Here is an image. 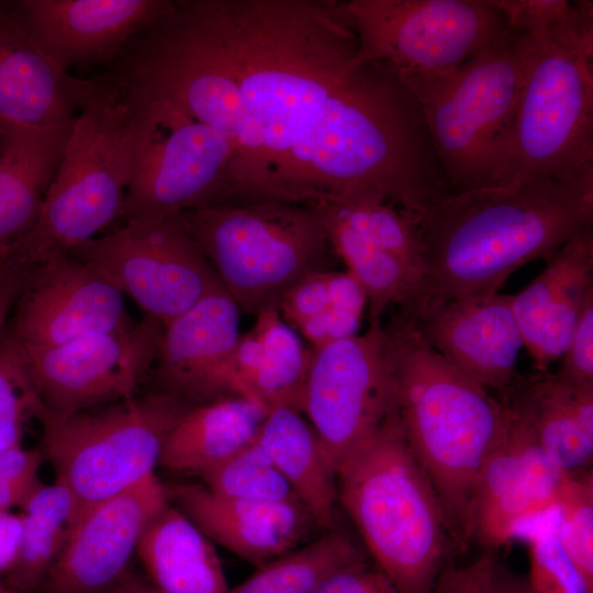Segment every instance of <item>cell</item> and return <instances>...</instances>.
Returning a JSON list of instances; mask_svg holds the SVG:
<instances>
[{
    "instance_id": "28",
    "label": "cell",
    "mask_w": 593,
    "mask_h": 593,
    "mask_svg": "<svg viewBox=\"0 0 593 593\" xmlns=\"http://www.w3.org/2000/svg\"><path fill=\"white\" fill-rule=\"evenodd\" d=\"M268 413L235 395L192 405L167 436L158 466L200 477L251 443Z\"/></svg>"
},
{
    "instance_id": "2",
    "label": "cell",
    "mask_w": 593,
    "mask_h": 593,
    "mask_svg": "<svg viewBox=\"0 0 593 593\" xmlns=\"http://www.w3.org/2000/svg\"><path fill=\"white\" fill-rule=\"evenodd\" d=\"M403 213L422 255L424 296L417 307L495 293L514 271L537 258L548 260L593 226V168L516 187L447 193Z\"/></svg>"
},
{
    "instance_id": "21",
    "label": "cell",
    "mask_w": 593,
    "mask_h": 593,
    "mask_svg": "<svg viewBox=\"0 0 593 593\" xmlns=\"http://www.w3.org/2000/svg\"><path fill=\"white\" fill-rule=\"evenodd\" d=\"M166 492L212 542L256 567L298 548L320 527L299 501L238 500L194 483L166 485Z\"/></svg>"
},
{
    "instance_id": "47",
    "label": "cell",
    "mask_w": 593,
    "mask_h": 593,
    "mask_svg": "<svg viewBox=\"0 0 593 593\" xmlns=\"http://www.w3.org/2000/svg\"><path fill=\"white\" fill-rule=\"evenodd\" d=\"M112 593H160L149 581L127 571L116 583Z\"/></svg>"
},
{
    "instance_id": "27",
    "label": "cell",
    "mask_w": 593,
    "mask_h": 593,
    "mask_svg": "<svg viewBox=\"0 0 593 593\" xmlns=\"http://www.w3.org/2000/svg\"><path fill=\"white\" fill-rule=\"evenodd\" d=\"M136 553L160 593H230L212 541L169 501L147 525Z\"/></svg>"
},
{
    "instance_id": "24",
    "label": "cell",
    "mask_w": 593,
    "mask_h": 593,
    "mask_svg": "<svg viewBox=\"0 0 593 593\" xmlns=\"http://www.w3.org/2000/svg\"><path fill=\"white\" fill-rule=\"evenodd\" d=\"M255 316L251 328L236 344L228 395L257 402L268 412L288 407L302 413L312 348H304L278 305H268Z\"/></svg>"
},
{
    "instance_id": "16",
    "label": "cell",
    "mask_w": 593,
    "mask_h": 593,
    "mask_svg": "<svg viewBox=\"0 0 593 593\" xmlns=\"http://www.w3.org/2000/svg\"><path fill=\"white\" fill-rule=\"evenodd\" d=\"M506 429L477 479L470 538L496 550L524 524L557 506L566 473L546 454L527 422L510 405Z\"/></svg>"
},
{
    "instance_id": "10",
    "label": "cell",
    "mask_w": 593,
    "mask_h": 593,
    "mask_svg": "<svg viewBox=\"0 0 593 593\" xmlns=\"http://www.w3.org/2000/svg\"><path fill=\"white\" fill-rule=\"evenodd\" d=\"M358 57L404 86L447 74L508 31L492 0H345Z\"/></svg>"
},
{
    "instance_id": "11",
    "label": "cell",
    "mask_w": 593,
    "mask_h": 593,
    "mask_svg": "<svg viewBox=\"0 0 593 593\" xmlns=\"http://www.w3.org/2000/svg\"><path fill=\"white\" fill-rule=\"evenodd\" d=\"M150 102L152 120L126 190L124 222L157 223L238 203L230 141L169 101Z\"/></svg>"
},
{
    "instance_id": "7",
    "label": "cell",
    "mask_w": 593,
    "mask_h": 593,
    "mask_svg": "<svg viewBox=\"0 0 593 593\" xmlns=\"http://www.w3.org/2000/svg\"><path fill=\"white\" fill-rule=\"evenodd\" d=\"M181 217L225 291L254 315L278 305L305 275L323 270L332 249L313 204L226 203Z\"/></svg>"
},
{
    "instance_id": "51",
    "label": "cell",
    "mask_w": 593,
    "mask_h": 593,
    "mask_svg": "<svg viewBox=\"0 0 593 593\" xmlns=\"http://www.w3.org/2000/svg\"><path fill=\"white\" fill-rule=\"evenodd\" d=\"M1 122H2V119H0V127H1Z\"/></svg>"
},
{
    "instance_id": "14",
    "label": "cell",
    "mask_w": 593,
    "mask_h": 593,
    "mask_svg": "<svg viewBox=\"0 0 593 593\" xmlns=\"http://www.w3.org/2000/svg\"><path fill=\"white\" fill-rule=\"evenodd\" d=\"M163 331L159 321L145 315L126 328L23 350L46 421L134 396L154 367Z\"/></svg>"
},
{
    "instance_id": "17",
    "label": "cell",
    "mask_w": 593,
    "mask_h": 593,
    "mask_svg": "<svg viewBox=\"0 0 593 593\" xmlns=\"http://www.w3.org/2000/svg\"><path fill=\"white\" fill-rule=\"evenodd\" d=\"M156 473L96 505L72 527L48 571L45 593H112L149 522L168 503Z\"/></svg>"
},
{
    "instance_id": "6",
    "label": "cell",
    "mask_w": 593,
    "mask_h": 593,
    "mask_svg": "<svg viewBox=\"0 0 593 593\" xmlns=\"http://www.w3.org/2000/svg\"><path fill=\"white\" fill-rule=\"evenodd\" d=\"M526 38L529 51L521 92L488 188L593 168L592 1H577L571 20Z\"/></svg>"
},
{
    "instance_id": "42",
    "label": "cell",
    "mask_w": 593,
    "mask_h": 593,
    "mask_svg": "<svg viewBox=\"0 0 593 593\" xmlns=\"http://www.w3.org/2000/svg\"><path fill=\"white\" fill-rule=\"evenodd\" d=\"M496 550L483 551L466 566H455L452 562L444 566L439 578L448 593H492V579Z\"/></svg>"
},
{
    "instance_id": "3",
    "label": "cell",
    "mask_w": 593,
    "mask_h": 593,
    "mask_svg": "<svg viewBox=\"0 0 593 593\" xmlns=\"http://www.w3.org/2000/svg\"><path fill=\"white\" fill-rule=\"evenodd\" d=\"M384 329L406 441L437 493L449 533L466 544L477 479L506 429L507 407L434 350L409 314Z\"/></svg>"
},
{
    "instance_id": "37",
    "label": "cell",
    "mask_w": 593,
    "mask_h": 593,
    "mask_svg": "<svg viewBox=\"0 0 593 593\" xmlns=\"http://www.w3.org/2000/svg\"><path fill=\"white\" fill-rule=\"evenodd\" d=\"M556 523L555 511L553 518L528 533L529 585L535 593H593L562 549Z\"/></svg>"
},
{
    "instance_id": "25",
    "label": "cell",
    "mask_w": 593,
    "mask_h": 593,
    "mask_svg": "<svg viewBox=\"0 0 593 593\" xmlns=\"http://www.w3.org/2000/svg\"><path fill=\"white\" fill-rule=\"evenodd\" d=\"M501 400L527 422L541 448L566 473L591 469L593 384L536 371L519 376Z\"/></svg>"
},
{
    "instance_id": "49",
    "label": "cell",
    "mask_w": 593,
    "mask_h": 593,
    "mask_svg": "<svg viewBox=\"0 0 593 593\" xmlns=\"http://www.w3.org/2000/svg\"><path fill=\"white\" fill-rule=\"evenodd\" d=\"M7 257H8L7 254L0 253V275L8 268Z\"/></svg>"
},
{
    "instance_id": "30",
    "label": "cell",
    "mask_w": 593,
    "mask_h": 593,
    "mask_svg": "<svg viewBox=\"0 0 593 593\" xmlns=\"http://www.w3.org/2000/svg\"><path fill=\"white\" fill-rule=\"evenodd\" d=\"M311 204L323 219L332 250L366 294L369 325L380 323L390 305L410 311L421 303L424 284L419 273L354 230L325 201Z\"/></svg>"
},
{
    "instance_id": "19",
    "label": "cell",
    "mask_w": 593,
    "mask_h": 593,
    "mask_svg": "<svg viewBox=\"0 0 593 593\" xmlns=\"http://www.w3.org/2000/svg\"><path fill=\"white\" fill-rule=\"evenodd\" d=\"M171 0H19L27 31L60 69L109 66Z\"/></svg>"
},
{
    "instance_id": "20",
    "label": "cell",
    "mask_w": 593,
    "mask_h": 593,
    "mask_svg": "<svg viewBox=\"0 0 593 593\" xmlns=\"http://www.w3.org/2000/svg\"><path fill=\"white\" fill-rule=\"evenodd\" d=\"M238 325V306L221 288L164 326L154 363L161 391L192 405L230 396Z\"/></svg>"
},
{
    "instance_id": "4",
    "label": "cell",
    "mask_w": 593,
    "mask_h": 593,
    "mask_svg": "<svg viewBox=\"0 0 593 593\" xmlns=\"http://www.w3.org/2000/svg\"><path fill=\"white\" fill-rule=\"evenodd\" d=\"M77 105L64 157L34 227L8 251L22 270L66 255L123 216L126 190L153 103L111 74H68Z\"/></svg>"
},
{
    "instance_id": "35",
    "label": "cell",
    "mask_w": 593,
    "mask_h": 593,
    "mask_svg": "<svg viewBox=\"0 0 593 593\" xmlns=\"http://www.w3.org/2000/svg\"><path fill=\"white\" fill-rule=\"evenodd\" d=\"M323 201L354 230L403 260L423 279L422 255L416 233L409 217L399 208L370 200Z\"/></svg>"
},
{
    "instance_id": "33",
    "label": "cell",
    "mask_w": 593,
    "mask_h": 593,
    "mask_svg": "<svg viewBox=\"0 0 593 593\" xmlns=\"http://www.w3.org/2000/svg\"><path fill=\"white\" fill-rule=\"evenodd\" d=\"M220 495L262 503L301 502L255 439L200 475Z\"/></svg>"
},
{
    "instance_id": "50",
    "label": "cell",
    "mask_w": 593,
    "mask_h": 593,
    "mask_svg": "<svg viewBox=\"0 0 593 593\" xmlns=\"http://www.w3.org/2000/svg\"><path fill=\"white\" fill-rule=\"evenodd\" d=\"M0 593H20V592L15 591V590H13V589H11L9 586H4L0 582Z\"/></svg>"
},
{
    "instance_id": "41",
    "label": "cell",
    "mask_w": 593,
    "mask_h": 593,
    "mask_svg": "<svg viewBox=\"0 0 593 593\" xmlns=\"http://www.w3.org/2000/svg\"><path fill=\"white\" fill-rule=\"evenodd\" d=\"M312 593H400L392 581L368 560L338 569Z\"/></svg>"
},
{
    "instance_id": "9",
    "label": "cell",
    "mask_w": 593,
    "mask_h": 593,
    "mask_svg": "<svg viewBox=\"0 0 593 593\" xmlns=\"http://www.w3.org/2000/svg\"><path fill=\"white\" fill-rule=\"evenodd\" d=\"M191 406L160 390L42 424L55 481L74 501L72 527L96 505L155 474L167 436Z\"/></svg>"
},
{
    "instance_id": "15",
    "label": "cell",
    "mask_w": 593,
    "mask_h": 593,
    "mask_svg": "<svg viewBox=\"0 0 593 593\" xmlns=\"http://www.w3.org/2000/svg\"><path fill=\"white\" fill-rule=\"evenodd\" d=\"M13 309L8 334L24 351L132 326L123 294L69 254L27 270Z\"/></svg>"
},
{
    "instance_id": "1",
    "label": "cell",
    "mask_w": 593,
    "mask_h": 593,
    "mask_svg": "<svg viewBox=\"0 0 593 593\" xmlns=\"http://www.w3.org/2000/svg\"><path fill=\"white\" fill-rule=\"evenodd\" d=\"M240 99L233 177L247 202L380 201L448 192L413 93L358 57L334 0H182Z\"/></svg>"
},
{
    "instance_id": "32",
    "label": "cell",
    "mask_w": 593,
    "mask_h": 593,
    "mask_svg": "<svg viewBox=\"0 0 593 593\" xmlns=\"http://www.w3.org/2000/svg\"><path fill=\"white\" fill-rule=\"evenodd\" d=\"M348 535L336 528L260 566L230 593H312L331 573L368 560Z\"/></svg>"
},
{
    "instance_id": "13",
    "label": "cell",
    "mask_w": 593,
    "mask_h": 593,
    "mask_svg": "<svg viewBox=\"0 0 593 593\" xmlns=\"http://www.w3.org/2000/svg\"><path fill=\"white\" fill-rule=\"evenodd\" d=\"M393 407L387 336L380 323L370 324L363 334L312 348L302 413L335 472Z\"/></svg>"
},
{
    "instance_id": "26",
    "label": "cell",
    "mask_w": 593,
    "mask_h": 593,
    "mask_svg": "<svg viewBox=\"0 0 593 593\" xmlns=\"http://www.w3.org/2000/svg\"><path fill=\"white\" fill-rule=\"evenodd\" d=\"M68 74L40 48L13 3L0 1V119L37 126L75 119Z\"/></svg>"
},
{
    "instance_id": "22",
    "label": "cell",
    "mask_w": 593,
    "mask_h": 593,
    "mask_svg": "<svg viewBox=\"0 0 593 593\" xmlns=\"http://www.w3.org/2000/svg\"><path fill=\"white\" fill-rule=\"evenodd\" d=\"M593 294V226L569 238L544 270L512 295L513 312L536 371L561 358Z\"/></svg>"
},
{
    "instance_id": "34",
    "label": "cell",
    "mask_w": 593,
    "mask_h": 593,
    "mask_svg": "<svg viewBox=\"0 0 593 593\" xmlns=\"http://www.w3.org/2000/svg\"><path fill=\"white\" fill-rule=\"evenodd\" d=\"M48 418L31 379L25 356L4 332L0 338V452L21 446L26 418Z\"/></svg>"
},
{
    "instance_id": "23",
    "label": "cell",
    "mask_w": 593,
    "mask_h": 593,
    "mask_svg": "<svg viewBox=\"0 0 593 593\" xmlns=\"http://www.w3.org/2000/svg\"><path fill=\"white\" fill-rule=\"evenodd\" d=\"M76 119V118H75ZM75 119L37 126L2 120L0 127V253L36 224Z\"/></svg>"
},
{
    "instance_id": "12",
    "label": "cell",
    "mask_w": 593,
    "mask_h": 593,
    "mask_svg": "<svg viewBox=\"0 0 593 593\" xmlns=\"http://www.w3.org/2000/svg\"><path fill=\"white\" fill-rule=\"evenodd\" d=\"M166 326L223 288L181 215L123 225L68 253Z\"/></svg>"
},
{
    "instance_id": "38",
    "label": "cell",
    "mask_w": 593,
    "mask_h": 593,
    "mask_svg": "<svg viewBox=\"0 0 593 593\" xmlns=\"http://www.w3.org/2000/svg\"><path fill=\"white\" fill-rule=\"evenodd\" d=\"M43 455L21 446L0 452V511L21 506L42 484L38 470Z\"/></svg>"
},
{
    "instance_id": "8",
    "label": "cell",
    "mask_w": 593,
    "mask_h": 593,
    "mask_svg": "<svg viewBox=\"0 0 593 593\" xmlns=\"http://www.w3.org/2000/svg\"><path fill=\"white\" fill-rule=\"evenodd\" d=\"M528 51V40L508 29L456 69L405 86L421 108L449 193L490 186Z\"/></svg>"
},
{
    "instance_id": "18",
    "label": "cell",
    "mask_w": 593,
    "mask_h": 593,
    "mask_svg": "<svg viewBox=\"0 0 593 593\" xmlns=\"http://www.w3.org/2000/svg\"><path fill=\"white\" fill-rule=\"evenodd\" d=\"M404 313L434 350L489 391L502 396L518 379L524 343L512 295L475 294L429 302Z\"/></svg>"
},
{
    "instance_id": "39",
    "label": "cell",
    "mask_w": 593,
    "mask_h": 593,
    "mask_svg": "<svg viewBox=\"0 0 593 593\" xmlns=\"http://www.w3.org/2000/svg\"><path fill=\"white\" fill-rule=\"evenodd\" d=\"M328 307L326 270L305 275L292 284L278 302L282 318L293 328Z\"/></svg>"
},
{
    "instance_id": "31",
    "label": "cell",
    "mask_w": 593,
    "mask_h": 593,
    "mask_svg": "<svg viewBox=\"0 0 593 593\" xmlns=\"http://www.w3.org/2000/svg\"><path fill=\"white\" fill-rule=\"evenodd\" d=\"M22 540L18 558L7 572L8 586L31 592L42 585L70 535L74 501L58 482L41 484L20 506Z\"/></svg>"
},
{
    "instance_id": "5",
    "label": "cell",
    "mask_w": 593,
    "mask_h": 593,
    "mask_svg": "<svg viewBox=\"0 0 593 593\" xmlns=\"http://www.w3.org/2000/svg\"><path fill=\"white\" fill-rule=\"evenodd\" d=\"M337 503L400 593H432L447 562L448 523L395 406L340 462Z\"/></svg>"
},
{
    "instance_id": "40",
    "label": "cell",
    "mask_w": 593,
    "mask_h": 593,
    "mask_svg": "<svg viewBox=\"0 0 593 593\" xmlns=\"http://www.w3.org/2000/svg\"><path fill=\"white\" fill-rule=\"evenodd\" d=\"M558 377L578 384H593V294L582 310L570 343L561 356Z\"/></svg>"
},
{
    "instance_id": "36",
    "label": "cell",
    "mask_w": 593,
    "mask_h": 593,
    "mask_svg": "<svg viewBox=\"0 0 593 593\" xmlns=\"http://www.w3.org/2000/svg\"><path fill=\"white\" fill-rule=\"evenodd\" d=\"M559 542L593 589V473L568 474L556 506Z\"/></svg>"
},
{
    "instance_id": "43",
    "label": "cell",
    "mask_w": 593,
    "mask_h": 593,
    "mask_svg": "<svg viewBox=\"0 0 593 593\" xmlns=\"http://www.w3.org/2000/svg\"><path fill=\"white\" fill-rule=\"evenodd\" d=\"M359 315L328 307L303 322L298 329L312 344V348L357 335Z\"/></svg>"
},
{
    "instance_id": "46",
    "label": "cell",
    "mask_w": 593,
    "mask_h": 593,
    "mask_svg": "<svg viewBox=\"0 0 593 593\" xmlns=\"http://www.w3.org/2000/svg\"><path fill=\"white\" fill-rule=\"evenodd\" d=\"M492 593H535V591L525 575L496 560L493 570Z\"/></svg>"
},
{
    "instance_id": "48",
    "label": "cell",
    "mask_w": 593,
    "mask_h": 593,
    "mask_svg": "<svg viewBox=\"0 0 593 593\" xmlns=\"http://www.w3.org/2000/svg\"><path fill=\"white\" fill-rule=\"evenodd\" d=\"M432 593H448L444 582L441 581L439 577L436 580V583L434 585Z\"/></svg>"
},
{
    "instance_id": "44",
    "label": "cell",
    "mask_w": 593,
    "mask_h": 593,
    "mask_svg": "<svg viewBox=\"0 0 593 593\" xmlns=\"http://www.w3.org/2000/svg\"><path fill=\"white\" fill-rule=\"evenodd\" d=\"M22 540V521L20 515L0 511V574L8 572L14 564Z\"/></svg>"
},
{
    "instance_id": "45",
    "label": "cell",
    "mask_w": 593,
    "mask_h": 593,
    "mask_svg": "<svg viewBox=\"0 0 593 593\" xmlns=\"http://www.w3.org/2000/svg\"><path fill=\"white\" fill-rule=\"evenodd\" d=\"M25 277L26 271L14 267H8L0 275V338L4 334V325L23 288Z\"/></svg>"
},
{
    "instance_id": "29",
    "label": "cell",
    "mask_w": 593,
    "mask_h": 593,
    "mask_svg": "<svg viewBox=\"0 0 593 593\" xmlns=\"http://www.w3.org/2000/svg\"><path fill=\"white\" fill-rule=\"evenodd\" d=\"M256 440L316 524L325 530L335 528L336 472L302 413L288 407L271 410Z\"/></svg>"
}]
</instances>
